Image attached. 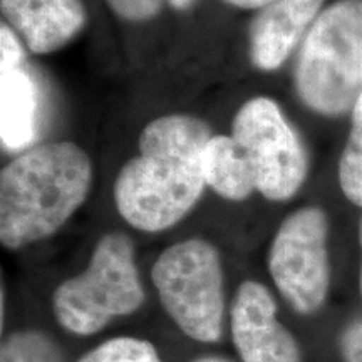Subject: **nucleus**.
Listing matches in <instances>:
<instances>
[{
	"instance_id": "1",
	"label": "nucleus",
	"mask_w": 362,
	"mask_h": 362,
	"mask_svg": "<svg viewBox=\"0 0 362 362\" xmlns=\"http://www.w3.org/2000/svg\"><path fill=\"white\" fill-rule=\"evenodd\" d=\"M211 136L193 115H165L144 126L138 153L115 181V203L126 223L158 233L193 210L206 187L203 153Z\"/></svg>"
},
{
	"instance_id": "2",
	"label": "nucleus",
	"mask_w": 362,
	"mask_h": 362,
	"mask_svg": "<svg viewBox=\"0 0 362 362\" xmlns=\"http://www.w3.org/2000/svg\"><path fill=\"white\" fill-rule=\"evenodd\" d=\"M93 183V163L72 141L25 149L0 171V243L19 250L52 237L78 211Z\"/></svg>"
},
{
	"instance_id": "3",
	"label": "nucleus",
	"mask_w": 362,
	"mask_h": 362,
	"mask_svg": "<svg viewBox=\"0 0 362 362\" xmlns=\"http://www.w3.org/2000/svg\"><path fill=\"white\" fill-rule=\"evenodd\" d=\"M296 89L310 111L351 112L362 94V0L324 7L298 49Z\"/></svg>"
},
{
	"instance_id": "4",
	"label": "nucleus",
	"mask_w": 362,
	"mask_h": 362,
	"mask_svg": "<svg viewBox=\"0 0 362 362\" xmlns=\"http://www.w3.org/2000/svg\"><path fill=\"white\" fill-rule=\"evenodd\" d=\"M143 302L133 242L123 232H111L98 240L83 274L57 285L52 309L67 332L93 336L117 317L133 314Z\"/></svg>"
},
{
	"instance_id": "5",
	"label": "nucleus",
	"mask_w": 362,
	"mask_h": 362,
	"mask_svg": "<svg viewBox=\"0 0 362 362\" xmlns=\"http://www.w3.org/2000/svg\"><path fill=\"white\" fill-rule=\"evenodd\" d=\"M163 309L189 339L218 342L225 322L223 267L215 245L203 238L173 243L151 267Z\"/></svg>"
},
{
	"instance_id": "6",
	"label": "nucleus",
	"mask_w": 362,
	"mask_h": 362,
	"mask_svg": "<svg viewBox=\"0 0 362 362\" xmlns=\"http://www.w3.org/2000/svg\"><path fill=\"white\" fill-rule=\"evenodd\" d=\"M232 138L250 166L255 188L270 202H287L305 183L309 161L297 131L277 101L248 99L232 121Z\"/></svg>"
},
{
	"instance_id": "7",
	"label": "nucleus",
	"mask_w": 362,
	"mask_h": 362,
	"mask_svg": "<svg viewBox=\"0 0 362 362\" xmlns=\"http://www.w3.org/2000/svg\"><path fill=\"white\" fill-rule=\"evenodd\" d=\"M329 218L320 206L288 214L272 240L269 272L275 287L298 314H314L330 287Z\"/></svg>"
},
{
	"instance_id": "8",
	"label": "nucleus",
	"mask_w": 362,
	"mask_h": 362,
	"mask_svg": "<svg viewBox=\"0 0 362 362\" xmlns=\"http://www.w3.org/2000/svg\"><path fill=\"white\" fill-rule=\"evenodd\" d=\"M232 339L242 362H300L296 337L277 319V302L264 284L245 280L230 307Z\"/></svg>"
},
{
	"instance_id": "9",
	"label": "nucleus",
	"mask_w": 362,
	"mask_h": 362,
	"mask_svg": "<svg viewBox=\"0 0 362 362\" xmlns=\"http://www.w3.org/2000/svg\"><path fill=\"white\" fill-rule=\"evenodd\" d=\"M25 45L0 25V141L8 151L29 149L37 138L39 88L25 62Z\"/></svg>"
},
{
	"instance_id": "10",
	"label": "nucleus",
	"mask_w": 362,
	"mask_h": 362,
	"mask_svg": "<svg viewBox=\"0 0 362 362\" xmlns=\"http://www.w3.org/2000/svg\"><path fill=\"white\" fill-rule=\"evenodd\" d=\"M325 0H274L257 11L248 27V54L260 71L282 67L302 45Z\"/></svg>"
},
{
	"instance_id": "11",
	"label": "nucleus",
	"mask_w": 362,
	"mask_h": 362,
	"mask_svg": "<svg viewBox=\"0 0 362 362\" xmlns=\"http://www.w3.org/2000/svg\"><path fill=\"white\" fill-rule=\"evenodd\" d=\"M0 8L4 22L37 56L64 47L88 22L83 0H0Z\"/></svg>"
},
{
	"instance_id": "12",
	"label": "nucleus",
	"mask_w": 362,
	"mask_h": 362,
	"mask_svg": "<svg viewBox=\"0 0 362 362\" xmlns=\"http://www.w3.org/2000/svg\"><path fill=\"white\" fill-rule=\"evenodd\" d=\"M205 183L218 197L243 202L257 192L250 166L232 136L214 134L203 153Z\"/></svg>"
},
{
	"instance_id": "13",
	"label": "nucleus",
	"mask_w": 362,
	"mask_h": 362,
	"mask_svg": "<svg viewBox=\"0 0 362 362\" xmlns=\"http://www.w3.org/2000/svg\"><path fill=\"white\" fill-rule=\"evenodd\" d=\"M337 176L344 197L362 208V94L351 111V129L339 158Z\"/></svg>"
},
{
	"instance_id": "14",
	"label": "nucleus",
	"mask_w": 362,
	"mask_h": 362,
	"mask_svg": "<svg viewBox=\"0 0 362 362\" xmlns=\"http://www.w3.org/2000/svg\"><path fill=\"white\" fill-rule=\"evenodd\" d=\"M0 362H64L61 349L39 330H19L2 342Z\"/></svg>"
},
{
	"instance_id": "15",
	"label": "nucleus",
	"mask_w": 362,
	"mask_h": 362,
	"mask_svg": "<svg viewBox=\"0 0 362 362\" xmlns=\"http://www.w3.org/2000/svg\"><path fill=\"white\" fill-rule=\"evenodd\" d=\"M78 362H161L151 342L136 337H115L94 347Z\"/></svg>"
},
{
	"instance_id": "16",
	"label": "nucleus",
	"mask_w": 362,
	"mask_h": 362,
	"mask_svg": "<svg viewBox=\"0 0 362 362\" xmlns=\"http://www.w3.org/2000/svg\"><path fill=\"white\" fill-rule=\"evenodd\" d=\"M168 0H106L119 19L128 22H146L155 19Z\"/></svg>"
},
{
	"instance_id": "17",
	"label": "nucleus",
	"mask_w": 362,
	"mask_h": 362,
	"mask_svg": "<svg viewBox=\"0 0 362 362\" xmlns=\"http://www.w3.org/2000/svg\"><path fill=\"white\" fill-rule=\"evenodd\" d=\"M339 347L342 362H362V319L344 330Z\"/></svg>"
},
{
	"instance_id": "18",
	"label": "nucleus",
	"mask_w": 362,
	"mask_h": 362,
	"mask_svg": "<svg viewBox=\"0 0 362 362\" xmlns=\"http://www.w3.org/2000/svg\"><path fill=\"white\" fill-rule=\"evenodd\" d=\"M221 2L228 4V6L232 7H237V8H255V11H259V8L269 6L270 2H274V0H221Z\"/></svg>"
},
{
	"instance_id": "19",
	"label": "nucleus",
	"mask_w": 362,
	"mask_h": 362,
	"mask_svg": "<svg viewBox=\"0 0 362 362\" xmlns=\"http://www.w3.org/2000/svg\"><path fill=\"white\" fill-rule=\"evenodd\" d=\"M198 0H168L170 7L175 8V11H188V8H192L194 4H197Z\"/></svg>"
},
{
	"instance_id": "20",
	"label": "nucleus",
	"mask_w": 362,
	"mask_h": 362,
	"mask_svg": "<svg viewBox=\"0 0 362 362\" xmlns=\"http://www.w3.org/2000/svg\"><path fill=\"white\" fill-rule=\"evenodd\" d=\"M193 362H232L225 357H218V356H206V357H200V359H194Z\"/></svg>"
},
{
	"instance_id": "21",
	"label": "nucleus",
	"mask_w": 362,
	"mask_h": 362,
	"mask_svg": "<svg viewBox=\"0 0 362 362\" xmlns=\"http://www.w3.org/2000/svg\"><path fill=\"white\" fill-rule=\"evenodd\" d=\"M359 243H361V252H362V216H361V223H359ZM359 288H361V296H362V262H361V274H359Z\"/></svg>"
}]
</instances>
